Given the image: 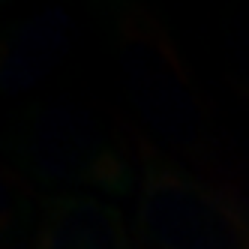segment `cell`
Returning a JSON list of instances; mask_svg holds the SVG:
<instances>
[{
  "mask_svg": "<svg viewBox=\"0 0 249 249\" xmlns=\"http://www.w3.org/2000/svg\"><path fill=\"white\" fill-rule=\"evenodd\" d=\"M12 153L18 168L51 195H126L138 189L129 156L78 102L48 99L15 117Z\"/></svg>",
  "mask_w": 249,
  "mask_h": 249,
  "instance_id": "1",
  "label": "cell"
},
{
  "mask_svg": "<svg viewBox=\"0 0 249 249\" xmlns=\"http://www.w3.org/2000/svg\"><path fill=\"white\" fill-rule=\"evenodd\" d=\"M135 228L147 249H249V207L153 147L138 150Z\"/></svg>",
  "mask_w": 249,
  "mask_h": 249,
  "instance_id": "2",
  "label": "cell"
},
{
  "mask_svg": "<svg viewBox=\"0 0 249 249\" xmlns=\"http://www.w3.org/2000/svg\"><path fill=\"white\" fill-rule=\"evenodd\" d=\"M15 249H135L123 213L102 195H45Z\"/></svg>",
  "mask_w": 249,
  "mask_h": 249,
  "instance_id": "3",
  "label": "cell"
},
{
  "mask_svg": "<svg viewBox=\"0 0 249 249\" xmlns=\"http://www.w3.org/2000/svg\"><path fill=\"white\" fill-rule=\"evenodd\" d=\"M69 33H72V21L57 6L15 21L3 39V66H0L3 93L15 96L36 87L66 54Z\"/></svg>",
  "mask_w": 249,
  "mask_h": 249,
  "instance_id": "4",
  "label": "cell"
},
{
  "mask_svg": "<svg viewBox=\"0 0 249 249\" xmlns=\"http://www.w3.org/2000/svg\"><path fill=\"white\" fill-rule=\"evenodd\" d=\"M231 54H234V78L240 81V87L249 96V27H243L240 42H237V48L231 51Z\"/></svg>",
  "mask_w": 249,
  "mask_h": 249,
  "instance_id": "5",
  "label": "cell"
}]
</instances>
